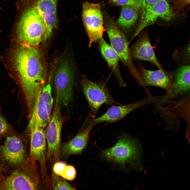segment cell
Wrapping results in <instances>:
<instances>
[{"label": "cell", "instance_id": "17", "mask_svg": "<svg viewBox=\"0 0 190 190\" xmlns=\"http://www.w3.org/2000/svg\"><path fill=\"white\" fill-rule=\"evenodd\" d=\"M93 126L89 124L72 139L60 145V154L63 156L80 154L87 147L90 133Z\"/></svg>", "mask_w": 190, "mask_h": 190}, {"label": "cell", "instance_id": "4", "mask_svg": "<svg viewBox=\"0 0 190 190\" xmlns=\"http://www.w3.org/2000/svg\"><path fill=\"white\" fill-rule=\"evenodd\" d=\"M141 146L137 140L124 134L113 146L103 151L101 156L107 160L124 166L133 164L140 158Z\"/></svg>", "mask_w": 190, "mask_h": 190}, {"label": "cell", "instance_id": "5", "mask_svg": "<svg viewBox=\"0 0 190 190\" xmlns=\"http://www.w3.org/2000/svg\"><path fill=\"white\" fill-rule=\"evenodd\" d=\"M60 106L55 100L53 115L46 128V161L55 163L59 160L60 140L64 120Z\"/></svg>", "mask_w": 190, "mask_h": 190}, {"label": "cell", "instance_id": "25", "mask_svg": "<svg viewBox=\"0 0 190 190\" xmlns=\"http://www.w3.org/2000/svg\"><path fill=\"white\" fill-rule=\"evenodd\" d=\"M67 164L65 162L57 161L54 163L53 167V172L56 174L61 176L64 169Z\"/></svg>", "mask_w": 190, "mask_h": 190}, {"label": "cell", "instance_id": "16", "mask_svg": "<svg viewBox=\"0 0 190 190\" xmlns=\"http://www.w3.org/2000/svg\"><path fill=\"white\" fill-rule=\"evenodd\" d=\"M38 181L30 174L17 170L0 183V189L36 190Z\"/></svg>", "mask_w": 190, "mask_h": 190}, {"label": "cell", "instance_id": "14", "mask_svg": "<svg viewBox=\"0 0 190 190\" xmlns=\"http://www.w3.org/2000/svg\"><path fill=\"white\" fill-rule=\"evenodd\" d=\"M137 70L144 86L158 87L169 93L174 91L175 85L168 73L159 69L155 70H149L140 65Z\"/></svg>", "mask_w": 190, "mask_h": 190}, {"label": "cell", "instance_id": "18", "mask_svg": "<svg viewBox=\"0 0 190 190\" xmlns=\"http://www.w3.org/2000/svg\"><path fill=\"white\" fill-rule=\"evenodd\" d=\"M58 0H37L34 7L40 16L45 30L52 31L56 27L58 19Z\"/></svg>", "mask_w": 190, "mask_h": 190}, {"label": "cell", "instance_id": "26", "mask_svg": "<svg viewBox=\"0 0 190 190\" xmlns=\"http://www.w3.org/2000/svg\"><path fill=\"white\" fill-rule=\"evenodd\" d=\"M8 129V125L5 120L0 115V136L7 132Z\"/></svg>", "mask_w": 190, "mask_h": 190}, {"label": "cell", "instance_id": "23", "mask_svg": "<svg viewBox=\"0 0 190 190\" xmlns=\"http://www.w3.org/2000/svg\"><path fill=\"white\" fill-rule=\"evenodd\" d=\"M52 187L53 190H74L75 189L66 180L53 172L52 175Z\"/></svg>", "mask_w": 190, "mask_h": 190}, {"label": "cell", "instance_id": "27", "mask_svg": "<svg viewBox=\"0 0 190 190\" xmlns=\"http://www.w3.org/2000/svg\"><path fill=\"white\" fill-rule=\"evenodd\" d=\"M1 166H0V175H1Z\"/></svg>", "mask_w": 190, "mask_h": 190}, {"label": "cell", "instance_id": "15", "mask_svg": "<svg viewBox=\"0 0 190 190\" xmlns=\"http://www.w3.org/2000/svg\"><path fill=\"white\" fill-rule=\"evenodd\" d=\"M130 50L132 58L150 62L159 69L168 73L158 60L147 33L145 32L140 36Z\"/></svg>", "mask_w": 190, "mask_h": 190}, {"label": "cell", "instance_id": "10", "mask_svg": "<svg viewBox=\"0 0 190 190\" xmlns=\"http://www.w3.org/2000/svg\"><path fill=\"white\" fill-rule=\"evenodd\" d=\"M141 12L140 20L131 40L144 29L153 24L158 19L170 21L174 16L167 0H160L154 4L146 6Z\"/></svg>", "mask_w": 190, "mask_h": 190}, {"label": "cell", "instance_id": "8", "mask_svg": "<svg viewBox=\"0 0 190 190\" xmlns=\"http://www.w3.org/2000/svg\"><path fill=\"white\" fill-rule=\"evenodd\" d=\"M53 100L51 85L45 86L35 102L28 125L29 130L46 128L50 120Z\"/></svg>", "mask_w": 190, "mask_h": 190}, {"label": "cell", "instance_id": "21", "mask_svg": "<svg viewBox=\"0 0 190 190\" xmlns=\"http://www.w3.org/2000/svg\"><path fill=\"white\" fill-rule=\"evenodd\" d=\"M138 13L135 9L128 6H122L120 15L117 25L124 31L130 29L136 22Z\"/></svg>", "mask_w": 190, "mask_h": 190}, {"label": "cell", "instance_id": "20", "mask_svg": "<svg viewBox=\"0 0 190 190\" xmlns=\"http://www.w3.org/2000/svg\"><path fill=\"white\" fill-rule=\"evenodd\" d=\"M175 88L174 92L179 94L190 90V65H182L174 72Z\"/></svg>", "mask_w": 190, "mask_h": 190}, {"label": "cell", "instance_id": "28", "mask_svg": "<svg viewBox=\"0 0 190 190\" xmlns=\"http://www.w3.org/2000/svg\"><path fill=\"white\" fill-rule=\"evenodd\" d=\"M0 8H1V7H0Z\"/></svg>", "mask_w": 190, "mask_h": 190}, {"label": "cell", "instance_id": "22", "mask_svg": "<svg viewBox=\"0 0 190 190\" xmlns=\"http://www.w3.org/2000/svg\"><path fill=\"white\" fill-rule=\"evenodd\" d=\"M114 6H128L133 7L138 12H142L146 6L145 0H109Z\"/></svg>", "mask_w": 190, "mask_h": 190}, {"label": "cell", "instance_id": "9", "mask_svg": "<svg viewBox=\"0 0 190 190\" xmlns=\"http://www.w3.org/2000/svg\"><path fill=\"white\" fill-rule=\"evenodd\" d=\"M80 84L92 115H96L103 104L111 106L119 104L113 99L103 84L92 82L85 78L81 80Z\"/></svg>", "mask_w": 190, "mask_h": 190}, {"label": "cell", "instance_id": "3", "mask_svg": "<svg viewBox=\"0 0 190 190\" xmlns=\"http://www.w3.org/2000/svg\"><path fill=\"white\" fill-rule=\"evenodd\" d=\"M103 16L104 27L108 35L111 46L122 63L129 69L132 75L142 85L141 79L132 61L129 42L125 36L109 15L104 13Z\"/></svg>", "mask_w": 190, "mask_h": 190}, {"label": "cell", "instance_id": "11", "mask_svg": "<svg viewBox=\"0 0 190 190\" xmlns=\"http://www.w3.org/2000/svg\"><path fill=\"white\" fill-rule=\"evenodd\" d=\"M46 128L36 127L29 130L30 134V155L39 163L43 177L46 174Z\"/></svg>", "mask_w": 190, "mask_h": 190}, {"label": "cell", "instance_id": "1", "mask_svg": "<svg viewBox=\"0 0 190 190\" xmlns=\"http://www.w3.org/2000/svg\"><path fill=\"white\" fill-rule=\"evenodd\" d=\"M3 59L10 76L22 88L29 113L45 86L48 70L44 54L39 47H34L12 41Z\"/></svg>", "mask_w": 190, "mask_h": 190}, {"label": "cell", "instance_id": "6", "mask_svg": "<svg viewBox=\"0 0 190 190\" xmlns=\"http://www.w3.org/2000/svg\"><path fill=\"white\" fill-rule=\"evenodd\" d=\"M82 18L89 39V46L102 37L105 31L103 16L99 3L86 1L82 5Z\"/></svg>", "mask_w": 190, "mask_h": 190}, {"label": "cell", "instance_id": "12", "mask_svg": "<svg viewBox=\"0 0 190 190\" xmlns=\"http://www.w3.org/2000/svg\"><path fill=\"white\" fill-rule=\"evenodd\" d=\"M0 151L3 158L11 165H21L26 159L23 144L20 139L15 136L7 137L1 146Z\"/></svg>", "mask_w": 190, "mask_h": 190}, {"label": "cell", "instance_id": "24", "mask_svg": "<svg viewBox=\"0 0 190 190\" xmlns=\"http://www.w3.org/2000/svg\"><path fill=\"white\" fill-rule=\"evenodd\" d=\"M76 171L74 167L71 165H66L60 176L69 181L73 180L76 176Z\"/></svg>", "mask_w": 190, "mask_h": 190}, {"label": "cell", "instance_id": "19", "mask_svg": "<svg viewBox=\"0 0 190 190\" xmlns=\"http://www.w3.org/2000/svg\"><path fill=\"white\" fill-rule=\"evenodd\" d=\"M97 41L102 55L113 72L119 84L122 87H125L126 84L120 71L118 65L120 59L117 53L103 37Z\"/></svg>", "mask_w": 190, "mask_h": 190}, {"label": "cell", "instance_id": "2", "mask_svg": "<svg viewBox=\"0 0 190 190\" xmlns=\"http://www.w3.org/2000/svg\"><path fill=\"white\" fill-rule=\"evenodd\" d=\"M45 29L42 20L34 7L23 13L12 41L34 47H39L44 40Z\"/></svg>", "mask_w": 190, "mask_h": 190}, {"label": "cell", "instance_id": "13", "mask_svg": "<svg viewBox=\"0 0 190 190\" xmlns=\"http://www.w3.org/2000/svg\"><path fill=\"white\" fill-rule=\"evenodd\" d=\"M151 101L149 99L146 98L134 103L126 105L112 106L103 115L91 119L89 123L94 126L102 122H115L121 119L132 111L149 103Z\"/></svg>", "mask_w": 190, "mask_h": 190}, {"label": "cell", "instance_id": "7", "mask_svg": "<svg viewBox=\"0 0 190 190\" xmlns=\"http://www.w3.org/2000/svg\"><path fill=\"white\" fill-rule=\"evenodd\" d=\"M74 77L70 63L67 59L61 62L56 70L54 86L56 100L60 106H67L73 95Z\"/></svg>", "mask_w": 190, "mask_h": 190}]
</instances>
